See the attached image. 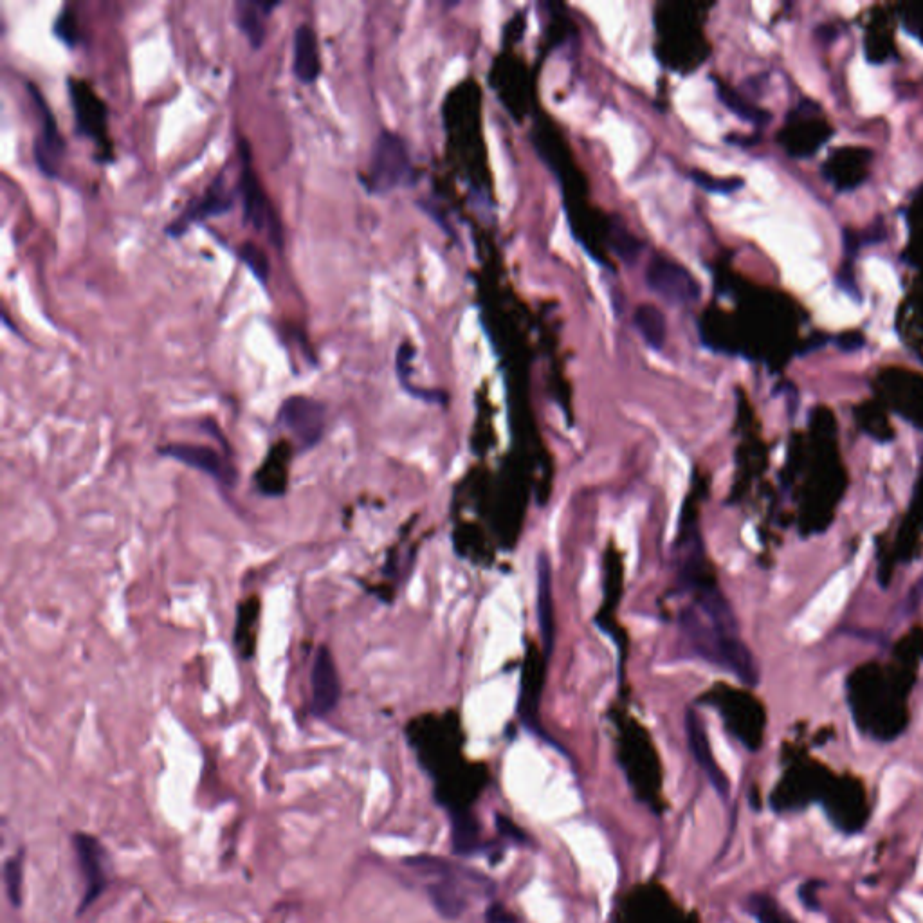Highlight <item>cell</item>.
I'll return each instance as SVG.
<instances>
[{
  "label": "cell",
  "mask_w": 923,
  "mask_h": 923,
  "mask_svg": "<svg viewBox=\"0 0 923 923\" xmlns=\"http://www.w3.org/2000/svg\"><path fill=\"white\" fill-rule=\"evenodd\" d=\"M613 244L617 255L621 256L624 262H633L640 253V244L637 238L631 235L628 229H613Z\"/></svg>",
  "instance_id": "484cf974"
},
{
  "label": "cell",
  "mask_w": 923,
  "mask_h": 923,
  "mask_svg": "<svg viewBox=\"0 0 923 923\" xmlns=\"http://www.w3.org/2000/svg\"><path fill=\"white\" fill-rule=\"evenodd\" d=\"M538 621H540L541 642L545 648V657L554 651L556 639V621H554V599H552V572L550 561L545 554L538 556Z\"/></svg>",
  "instance_id": "ac0fdd59"
},
{
  "label": "cell",
  "mask_w": 923,
  "mask_h": 923,
  "mask_svg": "<svg viewBox=\"0 0 923 923\" xmlns=\"http://www.w3.org/2000/svg\"><path fill=\"white\" fill-rule=\"evenodd\" d=\"M67 89L71 96L74 112V127L83 138L91 139L98 148V157L110 161L114 157V147L109 136V109L101 100L92 85L80 78H69Z\"/></svg>",
  "instance_id": "5b68a950"
},
{
  "label": "cell",
  "mask_w": 923,
  "mask_h": 923,
  "mask_svg": "<svg viewBox=\"0 0 923 923\" xmlns=\"http://www.w3.org/2000/svg\"><path fill=\"white\" fill-rule=\"evenodd\" d=\"M293 74L298 82L311 85L320 78V44L316 31L309 24H300L294 31Z\"/></svg>",
  "instance_id": "9a60e30c"
},
{
  "label": "cell",
  "mask_w": 923,
  "mask_h": 923,
  "mask_svg": "<svg viewBox=\"0 0 923 923\" xmlns=\"http://www.w3.org/2000/svg\"><path fill=\"white\" fill-rule=\"evenodd\" d=\"M238 258L255 275L260 284L267 285V280L271 275V264H269V258H267L266 251L262 247L256 246L255 242H246L238 249Z\"/></svg>",
  "instance_id": "603a6c76"
},
{
  "label": "cell",
  "mask_w": 923,
  "mask_h": 923,
  "mask_svg": "<svg viewBox=\"0 0 923 923\" xmlns=\"http://www.w3.org/2000/svg\"><path fill=\"white\" fill-rule=\"evenodd\" d=\"M680 628L700 657L718 668L731 671L743 684L758 686V664L738 635L716 630L693 608L680 615Z\"/></svg>",
  "instance_id": "6da1fadb"
},
{
  "label": "cell",
  "mask_w": 923,
  "mask_h": 923,
  "mask_svg": "<svg viewBox=\"0 0 923 923\" xmlns=\"http://www.w3.org/2000/svg\"><path fill=\"white\" fill-rule=\"evenodd\" d=\"M22 853L17 857H11L4 864V884L8 891L10 904L19 909L22 905V878H24V868H22Z\"/></svg>",
  "instance_id": "d4e9b609"
},
{
  "label": "cell",
  "mask_w": 923,
  "mask_h": 923,
  "mask_svg": "<svg viewBox=\"0 0 923 923\" xmlns=\"http://www.w3.org/2000/svg\"><path fill=\"white\" fill-rule=\"evenodd\" d=\"M53 31H55V37L58 38L60 42H64L65 46L76 47L82 42L80 22H78L76 13H74L69 6H65V8H62V11L58 13Z\"/></svg>",
  "instance_id": "cb8c5ba5"
},
{
  "label": "cell",
  "mask_w": 923,
  "mask_h": 923,
  "mask_svg": "<svg viewBox=\"0 0 923 923\" xmlns=\"http://www.w3.org/2000/svg\"><path fill=\"white\" fill-rule=\"evenodd\" d=\"M646 285L671 305H693L702 296V287L693 273L668 256L651 258L646 267Z\"/></svg>",
  "instance_id": "ba28073f"
},
{
  "label": "cell",
  "mask_w": 923,
  "mask_h": 923,
  "mask_svg": "<svg viewBox=\"0 0 923 923\" xmlns=\"http://www.w3.org/2000/svg\"><path fill=\"white\" fill-rule=\"evenodd\" d=\"M406 864L408 868L417 869L421 873L437 878L435 882L428 884L426 893L433 907L437 909V913L444 916L446 920H457L466 913L469 900H467L464 886L467 884L480 887L484 893L485 887L494 889L493 882L484 875L471 871V869L453 866L448 860L439 859V857L421 855V857L406 859Z\"/></svg>",
  "instance_id": "7a4b0ae2"
},
{
  "label": "cell",
  "mask_w": 923,
  "mask_h": 923,
  "mask_svg": "<svg viewBox=\"0 0 923 923\" xmlns=\"http://www.w3.org/2000/svg\"><path fill=\"white\" fill-rule=\"evenodd\" d=\"M298 455L291 439H278L267 449L266 457L253 473L256 491L266 498H284L291 484V466Z\"/></svg>",
  "instance_id": "7c38bea8"
},
{
  "label": "cell",
  "mask_w": 923,
  "mask_h": 923,
  "mask_svg": "<svg viewBox=\"0 0 923 923\" xmlns=\"http://www.w3.org/2000/svg\"><path fill=\"white\" fill-rule=\"evenodd\" d=\"M749 911L758 923H797L772 896H750Z\"/></svg>",
  "instance_id": "44dd1931"
},
{
  "label": "cell",
  "mask_w": 923,
  "mask_h": 923,
  "mask_svg": "<svg viewBox=\"0 0 923 923\" xmlns=\"http://www.w3.org/2000/svg\"><path fill=\"white\" fill-rule=\"evenodd\" d=\"M686 734L689 750H691L693 758L696 759L698 767L704 770L705 776L711 781V785L718 792V796L722 797V799H727L729 790H731L729 779L723 774L722 768L718 767L713 752H711V745H709V738H707V732H705L704 722L693 709H689L686 713Z\"/></svg>",
  "instance_id": "5bb4252c"
},
{
  "label": "cell",
  "mask_w": 923,
  "mask_h": 923,
  "mask_svg": "<svg viewBox=\"0 0 923 923\" xmlns=\"http://www.w3.org/2000/svg\"><path fill=\"white\" fill-rule=\"evenodd\" d=\"M633 323L639 330L642 339L648 343L653 350H662L666 345L668 338V321L664 312L658 309L657 305L651 303H642L633 314Z\"/></svg>",
  "instance_id": "d6986e66"
},
{
  "label": "cell",
  "mask_w": 923,
  "mask_h": 923,
  "mask_svg": "<svg viewBox=\"0 0 923 923\" xmlns=\"http://www.w3.org/2000/svg\"><path fill=\"white\" fill-rule=\"evenodd\" d=\"M159 457L172 458L183 466L193 467L201 471L211 480H215L222 489L233 491L238 484L237 464L229 455L231 451H220L206 444H183V442H170L157 448Z\"/></svg>",
  "instance_id": "52a82bcc"
},
{
  "label": "cell",
  "mask_w": 923,
  "mask_h": 923,
  "mask_svg": "<svg viewBox=\"0 0 923 923\" xmlns=\"http://www.w3.org/2000/svg\"><path fill=\"white\" fill-rule=\"evenodd\" d=\"M28 91L35 100L38 118H40V128H38L35 147H33L35 163H37L40 174L46 175L49 179H55L64 161L65 139L60 134V128H58L53 112L49 109L46 100L42 98V94L37 91V87L33 83H28Z\"/></svg>",
  "instance_id": "30bf717a"
},
{
  "label": "cell",
  "mask_w": 923,
  "mask_h": 923,
  "mask_svg": "<svg viewBox=\"0 0 923 923\" xmlns=\"http://www.w3.org/2000/svg\"><path fill=\"white\" fill-rule=\"evenodd\" d=\"M923 601V574L918 577V581L914 583L913 588L909 590V594L905 597L904 601V613L911 615V613L920 606V603Z\"/></svg>",
  "instance_id": "83f0119b"
},
{
  "label": "cell",
  "mask_w": 923,
  "mask_h": 923,
  "mask_svg": "<svg viewBox=\"0 0 923 923\" xmlns=\"http://www.w3.org/2000/svg\"><path fill=\"white\" fill-rule=\"evenodd\" d=\"M327 417V404L309 395H291L278 410L276 426L289 433L296 451L302 455L320 446L327 431Z\"/></svg>",
  "instance_id": "277c9868"
},
{
  "label": "cell",
  "mask_w": 923,
  "mask_h": 923,
  "mask_svg": "<svg viewBox=\"0 0 923 923\" xmlns=\"http://www.w3.org/2000/svg\"><path fill=\"white\" fill-rule=\"evenodd\" d=\"M74 851L83 878L82 902L78 914H83L107 889V853L101 842L89 833H76L73 837Z\"/></svg>",
  "instance_id": "9c48e42d"
},
{
  "label": "cell",
  "mask_w": 923,
  "mask_h": 923,
  "mask_svg": "<svg viewBox=\"0 0 923 923\" xmlns=\"http://www.w3.org/2000/svg\"><path fill=\"white\" fill-rule=\"evenodd\" d=\"M262 615V599L258 595H249L238 604L237 619L233 628V646L237 649L240 660H253L258 639V622Z\"/></svg>",
  "instance_id": "2e32d148"
},
{
  "label": "cell",
  "mask_w": 923,
  "mask_h": 923,
  "mask_svg": "<svg viewBox=\"0 0 923 923\" xmlns=\"http://www.w3.org/2000/svg\"><path fill=\"white\" fill-rule=\"evenodd\" d=\"M718 96H720V100H722L727 109L732 110L734 114H738L740 118L754 123V125H763V123L770 121V114H768L767 110H761L754 107V105H749L747 100H743L738 92L732 91L727 85L718 87Z\"/></svg>",
  "instance_id": "ffe728a7"
},
{
  "label": "cell",
  "mask_w": 923,
  "mask_h": 923,
  "mask_svg": "<svg viewBox=\"0 0 923 923\" xmlns=\"http://www.w3.org/2000/svg\"><path fill=\"white\" fill-rule=\"evenodd\" d=\"M278 6H280L278 2H256V0L235 2V24L253 49H260L264 46L267 37V20Z\"/></svg>",
  "instance_id": "e0dca14e"
},
{
  "label": "cell",
  "mask_w": 923,
  "mask_h": 923,
  "mask_svg": "<svg viewBox=\"0 0 923 923\" xmlns=\"http://www.w3.org/2000/svg\"><path fill=\"white\" fill-rule=\"evenodd\" d=\"M235 197L237 193L229 192L224 175H217L206 188V192L202 193L199 199L190 202L186 210L170 226H166V235L172 238L183 237L193 224L228 213L235 206Z\"/></svg>",
  "instance_id": "4fadbf2b"
},
{
  "label": "cell",
  "mask_w": 923,
  "mask_h": 923,
  "mask_svg": "<svg viewBox=\"0 0 923 923\" xmlns=\"http://www.w3.org/2000/svg\"><path fill=\"white\" fill-rule=\"evenodd\" d=\"M412 179V157L406 141L395 132L383 130L375 139L370 165L363 177L366 190L384 195L412 183Z\"/></svg>",
  "instance_id": "3957f363"
},
{
  "label": "cell",
  "mask_w": 923,
  "mask_h": 923,
  "mask_svg": "<svg viewBox=\"0 0 923 923\" xmlns=\"http://www.w3.org/2000/svg\"><path fill=\"white\" fill-rule=\"evenodd\" d=\"M514 918L505 914L500 905H493L489 911H487V916H485V923H512Z\"/></svg>",
  "instance_id": "f1b7e54d"
},
{
  "label": "cell",
  "mask_w": 923,
  "mask_h": 923,
  "mask_svg": "<svg viewBox=\"0 0 923 923\" xmlns=\"http://www.w3.org/2000/svg\"><path fill=\"white\" fill-rule=\"evenodd\" d=\"M691 177L700 188H704L707 192L731 193L740 190L741 186H743L741 179H713V177L702 174V172H693Z\"/></svg>",
  "instance_id": "4316f807"
},
{
  "label": "cell",
  "mask_w": 923,
  "mask_h": 923,
  "mask_svg": "<svg viewBox=\"0 0 923 923\" xmlns=\"http://www.w3.org/2000/svg\"><path fill=\"white\" fill-rule=\"evenodd\" d=\"M839 345H841L842 350H857L862 345V338L859 334H844L839 338Z\"/></svg>",
  "instance_id": "f546056e"
},
{
  "label": "cell",
  "mask_w": 923,
  "mask_h": 923,
  "mask_svg": "<svg viewBox=\"0 0 923 923\" xmlns=\"http://www.w3.org/2000/svg\"><path fill=\"white\" fill-rule=\"evenodd\" d=\"M240 154H242V170H240V179H238L237 195L244 208V222L247 226H253L256 231L267 233L269 240L280 247L284 244L282 224L276 217L275 208L269 201L267 193L264 192L262 184L253 172L246 143L240 145Z\"/></svg>",
  "instance_id": "8992f818"
},
{
  "label": "cell",
  "mask_w": 923,
  "mask_h": 923,
  "mask_svg": "<svg viewBox=\"0 0 923 923\" xmlns=\"http://www.w3.org/2000/svg\"><path fill=\"white\" fill-rule=\"evenodd\" d=\"M311 714L314 718H327L338 709L341 700V678L329 646L321 644L314 653L311 666Z\"/></svg>",
  "instance_id": "8fae6325"
},
{
  "label": "cell",
  "mask_w": 923,
  "mask_h": 923,
  "mask_svg": "<svg viewBox=\"0 0 923 923\" xmlns=\"http://www.w3.org/2000/svg\"><path fill=\"white\" fill-rule=\"evenodd\" d=\"M480 848L478 828L469 815L453 819V850L458 855H475Z\"/></svg>",
  "instance_id": "7402d4cb"
}]
</instances>
